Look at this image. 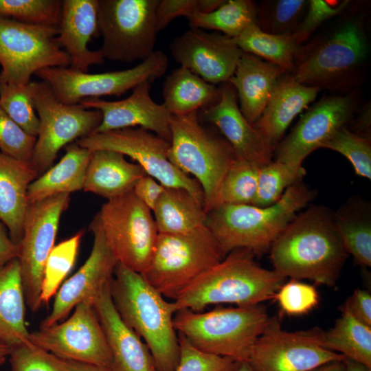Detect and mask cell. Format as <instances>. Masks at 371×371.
Returning <instances> with one entry per match:
<instances>
[{
	"mask_svg": "<svg viewBox=\"0 0 371 371\" xmlns=\"http://www.w3.org/2000/svg\"><path fill=\"white\" fill-rule=\"evenodd\" d=\"M274 269L284 277L333 286L348 256L336 230L333 212L311 205L296 215L270 247Z\"/></svg>",
	"mask_w": 371,
	"mask_h": 371,
	"instance_id": "obj_1",
	"label": "cell"
},
{
	"mask_svg": "<svg viewBox=\"0 0 371 371\" xmlns=\"http://www.w3.org/2000/svg\"><path fill=\"white\" fill-rule=\"evenodd\" d=\"M113 304L122 320L149 349L158 371H175L179 360L173 302L142 276L117 263L110 280Z\"/></svg>",
	"mask_w": 371,
	"mask_h": 371,
	"instance_id": "obj_2",
	"label": "cell"
},
{
	"mask_svg": "<svg viewBox=\"0 0 371 371\" xmlns=\"http://www.w3.org/2000/svg\"><path fill=\"white\" fill-rule=\"evenodd\" d=\"M315 195V190L301 180L289 186L276 203L267 207L220 205L207 212L205 226L217 240L224 257L238 249L260 255L270 249L297 212Z\"/></svg>",
	"mask_w": 371,
	"mask_h": 371,
	"instance_id": "obj_3",
	"label": "cell"
},
{
	"mask_svg": "<svg viewBox=\"0 0 371 371\" xmlns=\"http://www.w3.org/2000/svg\"><path fill=\"white\" fill-rule=\"evenodd\" d=\"M254 256L245 249L229 252L172 301L176 312H199L221 304L252 306L273 299L286 278L275 269L262 267Z\"/></svg>",
	"mask_w": 371,
	"mask_h": 371,
	"instance_id": "obj_4",
	"label": "cell"
},
{
	"mask_svg": "<svg viewBox=\"0 0 371 371\" xmlns=\"http://www.w3.org/2000/svg\"><path fill=\"white\" fill-rule=\"evenodd\" d=\"M362 17L354 16L302 45L291 73L300 83L332 90L357 82L368 59L370 45Z\"/></svg>",
	"mask_w": 371,
	"mask_h": 371,
	"instance_id": "obj_5",
	"label": "cell"
},
{
	"mask_svg": "<svg viewBox=\"0 0 371 371\" xmlns=\"http://www.w3.org/2000/svg\"><path fill=\"white\" fill-rule=\"evenodd\" d=\"M269 319L262 304L217 307L206 312L184 309L175 314L174 326L196 348L242 363L247 361Z\"/></svg>",
	"mask_w": 371,
	"mask_h": 371,
	"instance_id": "obj_6",
	"label": "cell"
},
{
	"mask_svg": "<svg viewBox=\"0 0 371 371\" xmlns=\"http://www.w3.org/2000/svg\"><path fill=\"white\" fill-rule=\"evenodd\" d=\"M168 159L181 171L192 175L202 188L205 212L218 205L223 179L236 158L225 139L202 126L198 112L171 115Z\"/></svg>",
	"mask_w": 371,
	"mask_h": 371,
	"instance_id": "obj_7",
	"label": "cell"
},
{
	"mask_svg": "<svg viewBox=\"0 0 371 371\" xmlns=\"http://www.w3.org/2000/svg\"><path fill=\"white\" fill-rule=\"evenodd\" d=\"M223 258L205 225L186 234H159L149 264L141 275L165 298L175 300Z\"/></svg>",
	"mask_w": 371,
	"mask_h": 371,
	"instance_id": "obj_8",
	"label": "cell"
},
{
	"mask_svg": "<svg viewBox=\"0 0 371 371\" xmlns=\"http://www.w3.org/2000/svg\"><path fill=\"white\" fill-rule=\"evenodd\" d=\"M159 0H98V23L103 58L130 63L154 52Z\"/></svg>",
	"mask_w": 371,
	"mask_h": 371,
	"instance_id": "obj_9",
	"label": "cell"
},
{
	"mask_svg": "<svg viewBox=\"0 0 371 371\" xmlns=\"http://www.w3.org/2000/svg\"><path fill=\"white\" fill-rule=\"evenodd\" d=\"M58 32V26L0 16V84L27 85L42 69L69 67V57L56 41Z\"/></svg>",
	"mask_w": 371,
	"mask_h": 371,
	"instance_id": "obj_10",
	"label": "cell"
},
{
	"mask_svg": "<svg viewBox=\"0 0 371 371\" xmlns=\"http://www.w3.org/2000/svg\"><path fill=\"white\" fill-rule=\"evenodd\" d=\"M97 214L106 243L118 262L142 274L159 234L152 211L131 191L107 200Z\"/></svg>",
	"mask_w": 371,
	"mask_h": 371,
	"instance_id": "obj_11",
	"label": "cell"
},
{
	"mask_svg": "<svg viewBox=\"0 0 371 371\" xmlns=\"http://www.w3.org/2000/svg\"><path fill=\"white\" fill-rule=\"evenodd\" d=\"M32 87L39 129L31 164L40 176L52 166L62 148L94 133L102 115L100 111L80 104L60 102L43 81H32Z\"/></svg>",
	"mask_w": 371,
	"mask_h": 371,
	"instance_id": "obj_12",
	"label": "cell"
},
{
	"mask_svg": "<svg viewBox=\"0 0 371 371\" xmlns=\"http://www.w3.org/2000/svg\"><path fill=\"white\" fill-rule=\"evenodd\" d=\"M168 65L167 56L154 51L146 60L131 69L88 74L68 67H47L35 75L52 89L56 98L67 105L104 95L120 96L139 84L161 78Z\"/></svg>",
	"mask_w": 371,
	"mask_h": 371,
	"instance_id": "obj_13",
	"label": "cell"
},
{
	"mask_svg": "<svg viewBox=\"0 0 371 371\" xmlns=\"http://www.w3.org/2000/svg\"><path fill=\"white\" fill-rule=\"evenodd\" d=\"M76 142L90 151L110 150L128 156L164 186L186 189L204 204L199 182L170 161V142L150 131L142 128H122L94 133Z\"/></svg>",
	"mask_w": 371,
	"mask_h": 371,
	"instance_id": "obj_14",
	"label": "cell"
},
{
	"mask_svg": "<svg viewBox=\"0 0 371 371\" xmlns=\"http://www.w3.org/2000/svg\"><path fill=\"white\" fill-rule=\"evenodd\" d=\"M322 333L318 328L288 332L276 317H269L247 362L254 371H310L332 361L344 360V355L322 346Z\"/></svg>",
	"mask_w": 371,
	"mask_h": 371,
	"instance_id": "obj_15",
	"label": "cell"
},
{
	"mask_svg": "<svg viewBox=\"0 0 371 371\" xmlns=\"http://www.w3.org/2000/svg\"><path fill=\"white\" fill-rule=\"evenodd\" d=\"M70 194H56L29 205L17 258L26 305L33 312L41 306V288L47 258L54 247L60 216Z\"/></svg>",
	"mask_w": 371,
	"mask_h": 371,
	"instance_id": "obj_16",
	"label": "cell"
},
{
	"mask_svg": "<svg viewBox=\"0 0 371 371\" xmlns=\"http://www.w3.org/2000/svg\"><path fill=\"white\" fill-rule=\"evenodd\" d=\"M29 339L60 359L111 368L109 349L91 302L78 304L63 322L30 333Z\"/></svg>",
	"mask_w": 371,
	"mask_h": 371,
	"instance_id": "obj_17",
	"label": "cell"
},
{
	"mask_svg": "<svg viewBox=\"0 0 371 371\" xmlns=\"http://www.w3.org/2000/svg\"><path fill=\"white\" fill-rule=\"evenodd\" d=\"M352 94L323 97L306 112L290 134L275 148L277 161L302 165L313 151L321 148L337 130L346 126L356 111Z\"/></svg>",
	"mask_w": 371,
	"mask_h": 371,
	"instance_id": "obj_18",
	"label": "cell"
},
{
	"mask_svg": "<svg viewBox=\"0 0 371 371\" xmlns=\"http://www.w3.org/2000/svg\"><path fill=\"white\" fill-rule=\"evenodd\" d=\"M89 227L93 234L91 253L82 267L60 286L51 312L41 322L40 328H47L65 319L81 302L93 303L113 276L118 261L106 243L98 214Z\"/></svg>",
	"mask_w": 371,
	"mask_h": 371,
	"instance_id": "obj_19",
	"label": "cell"
},
{
	"mask_svg": "<svg viewBox=\"0 0 371 371\" xmlns=\"http://www.w3.org/2000/svg\"><path fill=\"white\" fill-rule=\"evenodd\" d=\"M170 49L180 66L214 85L229 82L243 54L234 38L197 28L176 37Z\"/></svg>",
	"mask_w": 371,
	"mask_h": 371,
	"instance_id": "obj_20",
	"label": "cell"
},
{
	"mask_svg": "<svg viewBox=\"0 0 371 371\" xmlns=\"http://www.w3.org/2000/svg\"><path fill=\"white\" fill-rule=\"evenodd\" d=\"M219 87L217 102L201 110L203 119L220 130L237 157L258 167L271 162L275 146L243 115L233 86L225 82Z\"/></svg>",
	"mask_w": 371,
	"mask_h": 371,
	"instance_id": "obj_21",
	"label": "cell"
},
{
	"mask_svg": "<svg viewBox=\"0 0 371 371\" xmlns=\"http://www.w3.org/2000/svg\"><path fill=\"white\" fill-rule=\"evenodd\" d=\"M150 90V82L145 81L136 86L131 95L124 100L106 101L92 98L80 104L101 112L102 120L95 133L142 128L170 142L172 115L163 104L153 100Z\"/></svg>",
	"mask_w": 371,
	"mask_h": 371,
	"instance_id": "obj_22",
	"label": "cell"
},
{
	"mask_svg": "<svg viewBox=\"0 0 371 371\" xmlns=\"http://www.w3.org/2000/svg\"><path fill=\"white\" fill-rule=\"evenodd\" d=\"M110 281L93 306L103 330L111 358V371H158L146 344L122 320L113 304Z\"/></svg>",
	"mask_w": 371,
	"mask_h": 371,
	"instance_id": "obj_23",
	"label": "cell"
},
{
	"mask_svg": "<svg viewBox=\"0 0 371 371\" xmlns=\"http://www.w3.org/2000/svg\"><path fill=\"white\" fill-rule=\"evenodd\" d=\"M98 0H64L56 37L70 59L69 67L87 72L104 61L99 50H91L88 43L100 35L98 23Z\"/></svg>",
	"mask_w": 371,
	"mask_h": 371,
	"instance_id": "obj_24",
	"label": "cell"
},
{
	"mask_svg": "<svg viewBox=\"0 0 371 371\" xmlns=\"http://www.w3.org/2000/svg\"><path fill=\"white\" fill-rule=\"evenodd\" d=\"M286 72L253 54L243 52L229 80L239 100V109L254 124L261 116L280 78Z\"/></svg>",
	"mask_w": 371,
	"mask_h": 371,
	"instance_id": "obj_25",
	"label": "cell"
},
{
	"mask_svg": "<svg viewBox=\"0 0 371 371\" xmlns=\"http://www.w3.org/2000/svg\"><path fill=\"white\" fill-rule=\"evenodd\" d=\"M319 91L300 83L289 73L284 74L253 126L275 146L293 120L315 100Z\"/></svg>",
	"mask_w": 371,
	"mask_h": 371,
	"instance_id": "obj_26",
	"label": "cell"
},
{
	"mask_svg": "<svg viewBox=\"0 0 371 371\" xmlns=\"http://www.w3.org/2000/svg\"><path fill=\"white\" fill-rule=\"evenodd\" d=\"M38 177L31 163L12 158L0 151V221L17 245L23 237L29 206L27 189Z\"/></svg>",
	"mask_w": 371,
	"mask_h": 371,
	"instance_id": "obj_27",
	"label": "cell"
},
{
	"mask_svg": "<svg viewBox=\"0 0 371 371\" xmlns=\"http://www.w3.org/2000/svg\"><path fill=\"white\" fill-rule=\"evenodd\" d=\"M146 175L139 164L129 162L123 154L97 150L92 151L82 190L109 200L133 191Z\"/></svg>",
	"mask_w": 371,
	"mask_h": 371,
	"instance_id": "obj_28",
	"label": "cell"
},
{
	"mask_svg": "<svg viewBox=\"0 0 371 371\" xmlns=\"http://www.w3.org/2000/svg\"><path fill=\"white\" fill-rule=\"evenodd\" d=\"M25 300L17 258L0 266V342L12 348L31 344Z\"/></svg>",
	"mask_w": 371,
	"mask_h": 371,
	"instance_id": "obj_29",
	"label": "cell"
},
{
	"mask_svg": "<svg viewBox=\"0 0 371 371\" xmlns=\"http://www.w3.org/2000/svg\"><path fill=\"white\" fill-rule=\"evenodd\" d=\"M65 149L60 160L30 184L27 194L29 205L56 194L83 189L92 151L76 142L68 144Z\"/></svg>",
	"mask_w": 371,
	"mask_h": 371,
	"instance_id": "obj_30",
	"label": "cell"
},
{
	"mask_svg": "<svg viewBox=\"0 0 371 371\" xmlns=\"http://www.w3.org/2000/svg\"><path fill=\"white\" fill-rule=\"evenodd\" d=\"M162 95L167 111L172 115H182L214 104L219 98L220 87L180 66L166 78Z\"/></svg>",
	"mask_w": 371,
	"mask_h": 371,
	"instance_id": "obj_31",
	"label": "cell"
},
{
	"mask_svg": "<svg viewBox=\"0 0 371 371\" xmlns=\"http://www.w3.org/2000/svg\"><path fill=\"white\" fill-rule=\"evenodd\" d=\"M153 212L159 234H186L205 225L204 204L183 188L166 187Z\"/></svg>",
	"mask_w": 371,
	"mask_h": 371,
	"instance_id": "obj_32",
	"label": "cell"
},
{
	"mask_svg": "<svg viewBox=\"0 0 371 371\" xmlns=\"http://www.w3.org/2000/svg\"><path fill=\"white\" fill-rule=\"evenodd\" d=\"M334 224L347 253L362 266H371L370 205L352 197L333 212Z\"/></svg>",
	"mask_w": 371,
	"mask_h": 371,
	"instance_id": "obj_33",
	"label": "cell"
},
{
	"mask_svg": "<svg viewBox=\"0 0 371 371\" xmlns=\"http://www.w3.org/2000/svg\"><path fill=\"white\" fill-rule=\"evenodd\" d=\"M334 326L322 333V346L371 369V326L345 310Z\"/></svg>",
	"mask_w": 371,
	"mask_h": 371,
	"instance_id": "obj_34",
	"label": "cell"
},
{
	"mask_svg": "<svg viewBox=\"0 0 371 371\" xmlns=\"http://www.w3.org/2000/svg\"><path fill=\"white\" fill-rule=\"evenodd\" d=\"M243 52L256 56L291 74L302 45L291 35H276L262 31L254 23L234 38Z\"/></svg>",
	"mask_w": 371,
	"mask_h": 371,
	"instance_id": "obj_35",
	"label": "cell"
},
{
	"mask_svg": "<svg viewBox=\"0 0 371 371\" xmlns=\"http://www.w3.org/2000/svg\"><path fill=\"white\" fill-rule=\"evenodd\" d=\"M256 5L250 0L225 1L209 13H198L188 19L190 28L213 30L234 38L256 21Z\"/></svg>",
	"mask_w": 371,
	"mask_h": 371,
	"instance_id": "obj_36",
	"label": "cell"
},
{
	"mask_svg": "<svg viewBox=\"0 0 371 371\" xmlns=\"http://www.w3.org/2000/svg\"><path fill=\"white\" fill-rule=\"evenodd\" d=\"M306 0H267L256 6L257 26L276 35H291L307 10Z\"/></svg>",
	"mask_w": 371,
	"mask_h": 371,
	"instance_id": "obj_37",
	"label": "cell"
},
{
	"mask_svg": "<svg viewBox=\"0 0 371 371\" xmlns=\"http://www.w3.org/2000/svg\"><path fill=\"white\" fill-rule=\"evenodd\" d=\"M306 174L302 165L277 160L260 167L257 190L251 205L267 207L274 204L289 186L302 180Z\"/></svg>",
	"mask_w": 371,
	"mask_h": 371,
	"instance_id": "obj_38",
	"label": "cell"
},
{
	"mask_svg": "<svg viewBox=\"0 0 371 371\" xmlns=\"http://www.w3.org/2000/svg\"><path fill=\"white\" fill-rule=\"evenodd\" d=\"M83 234V231L78 232L55 245L50 251L44 267L40 296L41 305L49 303L71 270Z\"/></svg>",
	"mask_w": 371,
	"mask_h": 371,
	"instance_id": "obj_39",
	"label": "cell"
},
{
	"mask_svg": "<svg viewBox=\"0 0 371 371\" xmlns=\"http://www.w3.org/2000/svg\"><path fill=\"white\" fill-rule=\"evenodd\" d=\"M259 168L236 157L221 183L217 206L223 204L251 205L257 190Z\"/></svg>",
	"mask_w": 371,
	"mask_h": 371,
	"instance_id": "obj_40",
	"label": "cell"
},
{
	"mask_svg": "<svg viewBox=\"0 0 371 371\" xmlns=\"http://www.w3.org/2000/svg\"><path fill=\"white\" fill-rule=\"evenodd\" d=\"M0 107L26 133L37 137L39 120L32 100V81L27 85L0 84Z\"/></svg>",
	"mask_w": 371,
	"mask_h": 371,
	"instance_id": "obj_41",
	"label": "cell"
},
{
	"mask_svg": "<svg viewBox=\"0 0 371 371\" xmlns=\"http://www.w3.org/2000/svg\"><path fill=\"white\" fill-rule=\"evenodd\" d=\"M335 150L347 158L356 175L371 179V142L349 130L346 126L337 130L321 146Z\"/></svg>",
	"mask_w": 371,
	"mask_h": 371,
	"instance_id": "obj_42",
	"label": "cell"
},
{
	"mask_svg": "<svg viewBox=\"0 0 371 371\" xmlns=\"http://www.w3.org/2000/svg\"><path fill=\"white\" fill-rule=\"evenodd\" d=\"M62 1L0 0V16L36 25L58 26Z\"/></svg>",
	"mask_w": 371,
	"mask_h": 371,
	"instance_id": "obj_43",
	"label": "cell"
},
{
	"mask_svg": "<svg viewBox=\"0 0 371 371\" xmlns=\"http://www.w3.org/2000/svg\"><path fill=\"white\" fill-rule=\"evenodd\" d=\"M36 137L26 133L0 107V151L19 161L31 163Z\"/></svg>",
	"mask_w": 371,
	"mask_h": 371,
	"instance_id": "obj_44",
	"label": "cell"
},
{
	"mask_svg": "<svg viewBox=\"0 0 371 371\" xmlns=\"http://www.w3.org/2000/svg\"><path fill=\"white\" fill-rule=\"evenodd\" d=\"M273 299L278 302L282 312L289 315L306 314L319 303L315 287L295 279L284 283Z\"/></svg>",
	"mask_w": 371,
	"mask_h": 371,
	"instance_id": "obj_45",
	"label": "cell"
},
{
	"mask_svg": "<svg viewBox=\"0 0 371 371\" xmlns=\"http://www.w3.org/2000/svg\"><path fill=\"white\" fill-rule=\"evenodd\" d=\"M180 355L175 371H232L239 365L232 359L211 355L193 346L178 333Z\"/></svg>",
	"mask_w": 371,
	"mask_h": 371,
	"instance_id": "obj_46",
	"label": "cell"
},
{
	"mask_svg": "<svg viewBox=\"0 0 371 371\" xmlns=\"http://www.w3.org/2000/svg\"><path fill=\"white\" fill-rule=\"evenodd\" d=\"M350 2L343 1L339 5H333L323 0H309L302 21L291 34L293 38L298 45H302L325 21L342 14L348 8Z\"/></svg>",
	"mask_w": 371,
	"mask_h": 371,
	"instance_id": "obj_47",
	"label": "cell"
},
{
	"mask_svg": "<svg viewBox=\"0 0 371 371\" xmlns=\"http://www.w3.org/2000/svg\"><path fill=\"white\" fill-rule=\"evenodd\" d=\"M224 0H161L157 8L158 31L165 29L175 18L187 19L198 13H209L218 8Z\"/></svg>",
	"mask_w": 371,
	"mask_h": 371,
	"instance_id": "obj_48",
	"label": "cell"
},
{
	"mask_svg": "<svg viewBox=\"0 0 371 371\" xmlns=\"http://www.w3.org/2000/svg\"><path fill=\"white\" fill-rule=\"evenodd\" d=\"M8 356L12 371H65L54 355L32 344L11 348Z\"/></svg>",
	"mask_w": 371,
	"mask_h": 371,
	"instance_id": "obj_49",
	"label": "cell"
},
{
	"mask_svg": "<svg viewBox=\"0 0 371 371\" xmlns=\"http://www.w3.org/2000/svg\"><path fill=\"white\" fill-rule=\"evenodd\" d=\"M341 310L348 311L359 322L371 326V295L367 291L356 289L341 306Z\"/></svg>",
	"mask_w": 371,
	"mask_h": 371,
	"instance_id": "obj_50",
	"label": "cell"
},
{
	"mask_svg": "<svg viewBox=\"0 0 371 371\" xmlns=\"http://www.w3.org/2000/svg\"><path fill=\"white\" fill-rule=\"evenodd\" d=\"M166 187L152 177L146 175L135 184L133 192L152 212Z\"/></svg>",
	"mask_w": 371,
	"mask_h": 371,
	"instance_id": "obj_51",
	"label": "cell"
},
{
	"mask_svg": "<svg viewBox=\"0 0 371 371\" xmlns=\"http://www.w3.org/2000/svg\"><path fill=\"white\" fill-rule=\"evenodd\" d=\"M19 245L7 234L4 224L0 221V266L18 258Z\"/></svg>",
	"mask_w": 371,
	"mask_h": 371,
	"instance_id": "obj_52",
	"label": "cell"
},
{
	"mask_svg": "<svg viewBox=\"0 0 371 371\" xmlns=\"http://www.w3.org/2000/svg\"><path fill=\"white\" fill-rule=\"evenodd\" d=\"M351 131L361 137L370 139V102L367 103L361 109L359 115L357 117V119L355 122V124L353 125V130Z\"/></svg>",
	"mask_w": 371,
	"mask_h": 371,
	"instance_id": "obj_53",
	"label": "cell"
},
{
	"mask_svg": "<svg viewBox=\"0 0 371 371\" xmlns=\"http://www.w3.org/2000/svg\"><path fill=\"white\" fill-rule=\"evenodd\" d=\"M58 363L65 371H111L109 369L93 364L65 360L56 357Z\"/></svg>",
	"mask_w": 371,
	"mask_h": 371,
	"instance_id": "obj_54",
	"label": "cell"
},
{
	"mask_svg": "<svg viewBox=\"0 0 371 371\" xmlns=\"http://www.w3.org/2000/svg\"><path fill=\"white\" fill-rule=\"evenodd\" d=\"M310 371H345L344 360L332 361Z\"/></svg>",
	"mask_w": 371,
	"mask_h": 371,
	"instance_id": "obj_55",
	"label": "cell"
},
{
	"mask_svg": "<svg viewBox=\"0 0 371 371\" xmlns=\"http://www.w3.org/2000/svg\"><path fill=\"white\" fill-rule=\"evenodd\" d=\"M345 371H371V369L362 363L348 359L344 360Z\"/></svg>",
	"mask_w": 371,
	"mask_h": 371,
	"instance_id": "obj_56",
	"label": "cell"
},
{
	"mask_svg": "<svg viewBox=\"0 0 371 371\" xmlns=\"http://www.w3.org/2000/svg\"><path fill=\"white\" fill-rule=\"evenodd\" d=\"M232 371H254L247 362H242Z\"/></svg>",
	"mask_w": 371,
	"mask_h": 371,
	"instance_id": "obj_57",
	"label": "cell"
},
{
	"mask_svg": "<svg viewBox=\"0 0 371 371\" xmlns=\"http://www.w3.org/2000/svg\"><path fill=\"white\" fill-rule=\"evenodd\" d=\"M10 348L0 342V358L5 357L9 355Z\"/></svg>",
	"mask_w": 371,
	"mask_h": 371,
	"instance_id": "obj_58",
	"label": "cell"
},
{
	"mask_svg": "<svg viewBox=\"0 0 371 371\" xmlns=\"http://www.w3.org/2000/svg\"><path fill=\"white\" fill-rule=\"evenodd\" d=\"M5 360V357L0 358V367L4 363Z\"/></svg>",
	"mask_w": 371,
	"mask_h": 371,
	"instance_id": "obj_59",
	"label": "cell"
}]
</instances>
